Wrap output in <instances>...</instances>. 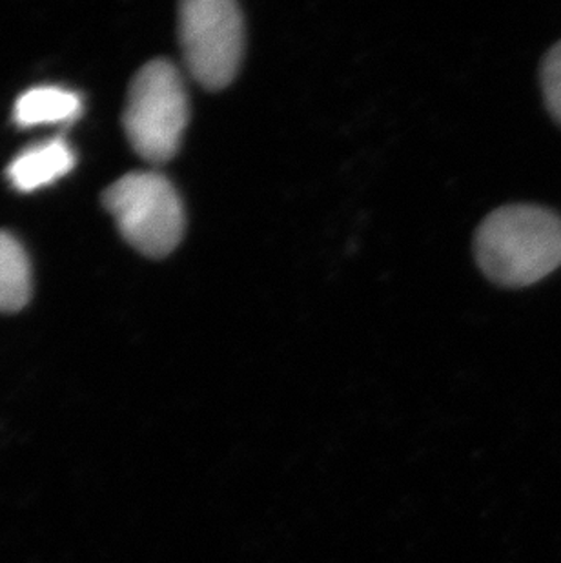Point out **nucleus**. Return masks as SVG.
Segmentation results:
<instances>
[{
    "mask_svg": "<svg viewBox=\"0 0 561 563\" xmlns=\"http://www.w3.org/2000/svg\"><path fill=\"white\" fill-rule=\"evenodd\" d=\"M474 246L491 282L530 287L561 266V218L536 205H508L485 218Z\"/></svg>",
    "mask_w": 561,
    "mask_h": 563,
    "instance_id": "1",
    "label": "nucleus"
},
{
    "mask_svg": "<svg viewBox=\"0 0 561 563\" xmlns=\"http://www.w3.org/2000/svg\"><path fill=\"white\" fill-rule=\"evenodd\" d=\"M188 118L185 80L174 64L157 59L139 69L128 90L122 124L143 159L168 163L179 150Z\"/></svg>",
    "mask_w": 561,
    "mask_h": 563,
    "instance_id": "2",
    "label": "nucleus"
},
{
    "mask_svg": "<svg viewBox=\"0 0 561 563\" xmlns=\"http://www.w3.org/2000/svg\"><path fill=\"white\" fill-rule=\"evenodd\" d=\"M124 240L148 257H165L185 234V208L160 172H132L102 196Z\"/></svg>",
    "mask_w": 561,
    "mask_h": 563,
    "instance_id": "3",
    "label": "nucleus"
},
{
    "mask_svg": "<svg viewBox=\"0 0 561 563\" xmlns=\"http://www.w3.org/2000/svg\"><path fill=\"white\" fill-rule=\"evenodd\" d=\"M179 38L191 77L207 90H223L238 75L244 19L233 0H186L179 5Z\"/></svg>",
    "mask_w": 561,
    "mask_h": 563,
    "instance_id": "4",
    "label": "nucleus"
},
{
    "mask_svg": "<svg viewBox=\"0 0 561 563\" xmlns=\"http://www.w3.org/2000/svg\"><path fill=\"white\" fill-rule=\"evenodd\" d=\"M74 165V150L63 137H55L16 155L8 168V177L16 190L33 191L66 176Z\"/></svg>",
    "mask_w": 561,
    "mask_h": 563,
    "instance_id": "5",
    "label": "nucleus"
},
{
    "mask_svg": "<svg viewBox=\"0 0 561 563\" xmlns=\"http://www.w3.org/2000/svg\"><path fill=\"white\" fill-rule=\"evenodd\" d=\"M80 113V97L57 86H38L19 97L15 123L30 128L38 124L64 123Z\"/></svg>",
    "mask_w": 561,
    "mask_h": 563,
    "instance_id": "6",
    "label": "nucleus"
},
{
    "mask_svg": "<svg viewBox=\"0 0 561 563\" xmlns=\"http://www.w3.org/2000/svg\"><path fill=\"white\" fill-rule=\"evenodd\" d=\"M32 296L30 260L21 243L0 232V312H16Z\"/></svg>",
    "mask_w": 561,
    "mask_h": 563,
    "instance_id": "7",
    "label": "nucleus"
},
{
    "mask_svg": "<svg viewBox=\"0 0 561 563\" xmlns=\"http://www.w3.org/2000/svg\"><path fill=\"white\" fill-rule=\"evenodd\" d=\"M540 75L547 110L561 126V41L547 52Z\"/></svg>",
    "mask_w": 561,
    "mask_h": 563,
    "instance_id": "8",
    "label": "nucleus"
}]
</instances>
